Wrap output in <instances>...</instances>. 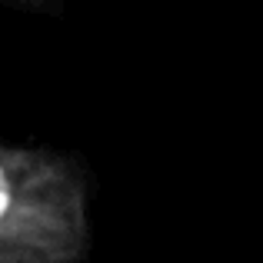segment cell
<instances>
[{
  "label": "cell",
  "instance_id": "1",
  "mask_svg": "<svg viewBox=\"0 0 263 263\" xmlns=\"http://www.w3.org/2000/svg\"><path fill=\"white\" fill-rule=\"evenodd\" d=\"M87 180L70 157L0 143V263H80Z\"/></svg>",
  "mask_w": 263,
  "mask_h": 263
}]
</instances>
